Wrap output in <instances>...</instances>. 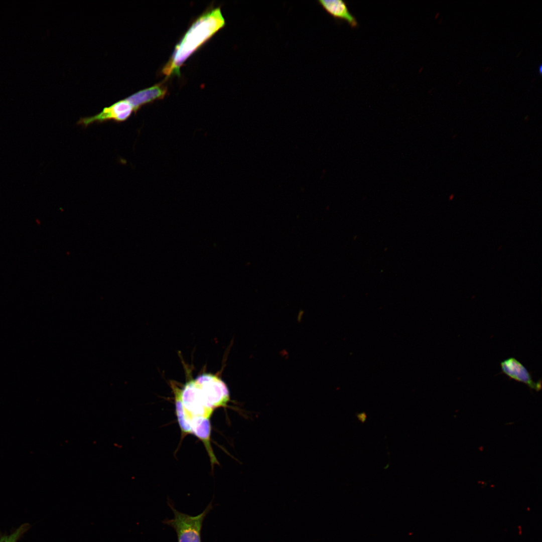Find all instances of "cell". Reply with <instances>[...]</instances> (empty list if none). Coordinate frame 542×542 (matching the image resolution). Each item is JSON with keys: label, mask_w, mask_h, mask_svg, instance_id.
I'll return each mask as SVG.
<instances>
[{"label": "cell", "mask_w": 542, "mask_h": 542, "mask_svg": "<svg viewBox=\"0 0 542 542\" xmlns=\"http://www.w3.org/2000/svg\"><path fill=\"white\" fill-rule=\"evenodd\" d=\"M225 25L220 9H211L199 16L176 45L172 55L162 69L167 78L180 75L184 63Z\"/></svg>", "instance_id": "1"}, {"label": "cell", "mask_w": 542, "mask_h": 542, "mask_svg": "<svg viewBox=\"0 0 542 542\" xmlns=\"http://www.w3.org/2000/svg\"><path fill=\"white\" fill-rule=\"evenodd\" d=\"M174 517L167 523L176 530L178 542H201L202 523L208 509L196 516H190L173 509Z\"/></svg>", "instance_id": "2"}, {"label": "cell", "mask_w": 542, "mask_h": 542, "mask_svg": "<svg viewBox=\"0 0 542 542\" xmlns=\"http://www.w3.org/2000/svg\"><path fill=\"white\" fill-rule=\"evenodd\" d=\"M132 112H134L133 107L125 98L103 108L100 112L94 115L81 118L77 124L87 127L95 122L102 123L108 120L121 122L126 120Z\"/></svg>", "instance_id": "3"}, {"label": "cell", "mask_w": 542, "mask_h": 542, "mask_svg": "<svg viewBox=\"0 0 542 542\" xmlns=\"http://www.w3.org/2000/svg\"><path fill=\"white\" fill-rule=\"evenodd\" d=\"M502 372L511 379L527 385L537 391L541 388V381L534 382L526 368L517 359L508 358L500 363Z\"/></svg>", "instance_id": "4"}, {"label": "cell", "mask_w": 542, "mask_h": 542, "mask_svg": "<svg viewBox=\"0 0 542 542\" xmlns=\"http://www.w3.org/2000/svg\"><path fill=\"white\" fill-rule=\"evenodd\" d=\"M167 91V87L164 85L157 84L140 90L126 98L132 105L134 112L136 113L144 105L163 98Z\"/></svg>", "instance_id": "5"}, {"label": "cell", "mask_w": 542, "mask_h": 542, "mask_svg": "<svg viewBox=\"0 0 542 542\" xmlns=\"http://www.w3.org/2000/svg\"><path fill=\"white\" fill-rule=\"evenodd\" d=\"M319 5L335 19L346 22L350 27L356 28L358 22L350 12L346 3L342 0H319Z\"/></svg>", "instance_id": "6"}, {"label": "cell", "mask_w": 542, "mask_h": 542, "mask_svg": "<svg viewBox=\"0 0 542 542\" xmlns=\"http://www.w3.org/2000/svg\"><path fill=\"white\" fill-rule=\"evenodd\" d=\"M31 527L30 523H25L12 531L10 534L0 531V542H18Z\"/></svg>", "instance_id": "7"}, {"label": "cell", "mask_w": 542, "mask_h": 542, "mask_svg": "<svg viewBox=\"0 0 542 542\" xmlns=\"http://www.w3.org/2000/svg\"><path fill=\"white\" fill-rule=\"evenodd\" d=\"M356 416L358 420L362 424H363L366 420L367 416L366 413L364 412L359 414L356 413Z\"/></svg>", "instance_id": "8"}, {"label": "cell", "mask_w": 542, "mask_h": 542, "mask_svg": "<svg viewBox=\"0 0 542 542\" xmlns=\"http://www.w3.org/2000/svg\"><path fill=\"white\" fill-rule=\"evenodd\" d=\"M539 70H540V72L541 73V65L539 66Z\"/></svg>", "instance_id": "9"}]
</instances>
